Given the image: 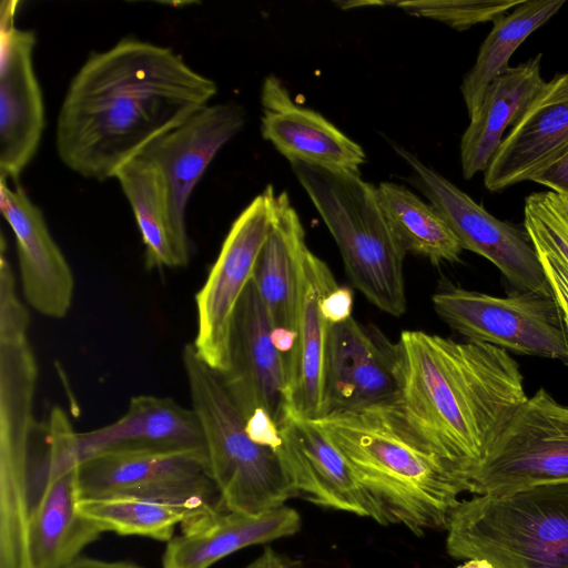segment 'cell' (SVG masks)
<instances>
[{"mask_svg": "<svg viewBox=\"0 0 568 568\" xmlns=\"http://www.w3.org/2000/svg\"><path fill=\"white\" fill-rule=\"evenodd\" d=\"M80 513L102 531L170 541L185 513L170 504L138 497H101L79 501Z\"/></svg>", "mask_w": 568, "mask_h": 568, "instance_id": "cell-29", "label": "cell"}, {"mask_svg": "<svg viewBox=\"0 0 568 568\" xmlns=\"http://www.w3.org/2000/svg\"><path fill=\"white\" fill-rule=\"evenodd\" d=\"M305 230L286 192L277 194L272 229L258 255L253 283L274 327L296 332Z\"/></svg>", "mask_w": 568, "mask_h": 568, "instance_id": "cell-25", "label": "cell"}, {"mask_svg": "<svg viewBox=\"0 0 568 568\" xmlns=\"http://www.w3.org/2000/svg\"><path fill=\"white\" fill-rule=\"evenodd\" d=\"M45 433L49 476L28 514L27 552L30 568H63L103 531L79 510L78 433L69 417H51Z\"/></svg>", "mask_w": 568, "mask_h": 568, "instance_id": "cell-12", "label": "cell"}, {"mask_svg": "<svg viewBox=\"0 0 568 568\" xmlns=\"http://www.w3.org/2000/svg\"><path fill=\"white\" fill-rule=\"evenodd\" d=\"M80 499L138 497L173 505L186 515L182 532L199 530L221 513L207 455L134 450L94 456L79 465Z\"/></svg>", "mask_w": 568, "mask_h": 568, "instance_id": "cell-7", "label": "cell"}, {"mask_svg": "<svg viewBox=\"0 0 568 568\" xmlns=\"http://www.w3.org/2000/svg\"><path fill=\"white\" fill-rule=\"evenodd\" d=\"M437 315L470 342L568 364V335L554 297L520 291L494 296L462 287L435 293Z\"/></svg>", "mask_w": 568, "mask_h": 568, "instance_id": "cell-8", "label": "cell"}, {"mask_svg": "<svg viewBox=\"0 0 568 568\" xmlns=\"http://www.w3.org/2000/svg\"><path fill=\"white\" fill-rule=\"evenodd\" d=\"M537 253L552 297L561 314H568V267L549 254Z\"/></svg>", "mask_w": 568, "mask_h": 568, "instance_id": "cell-33", "label": "cell"}, {"mask_svg": "<svg viewBox=\"0 0 568 568\" xmlns=\"http://www.w3.org/2000/svg\"><path fill=\"white\" fill-rule=\"evenodd\" d=\"M555 483H568V406L540 388L495 436L470 493L505 494Z\"/></svg>", "mask_w": 568, "mask_h": 568, "instance_id": "cell-9", "label": "cell"}, {"mask_svg": "<svg viewBox=\"0 0 568 568\" xmlns=\"http://www.w3.org/2000/svg\"><path fill=\"white\" fill-rule=\"evenodd\" d=\"M277 194L267 185L232 223L205 283L195 296L197 356L223 374L237 305L251 283L261 250L272 229Z\"/></svg>", "mask_w": 568, "mask_h": 568, "instance_id": "cell-10", "label": "cell"}, {"mask_svg": "<svg viewBox=\"0 0 568 568\" xmlns=\"http://www.w3.org/2000/svg\"><path fill=\"white\" fill-rule=\"evenodd\" d=\"M261 133L288 162L359 172L366 155L363 148L318 112L292 100L275 75L261 89Z\"/></svg>", "mask_w": 568, "mask_h": 568, "instance_id": "cell-21", "label": "cell"}, {"mask_svg": "<svg viewBox=\"0 0 568 568\" xmlns=\"http://www.w3.org/2000/svg\"><path fill=\"white\" fill-rule=\"evenodd\" d=\"M0 207L17 247L23 295L39 314L63 318L74 294L72 270L52 237L44 215L24 189L1 180Z\"/></svg>", "mask_w": 568, "mask_h": 568, "instance_id": "cell-18", "label": "cell"}, {"mask_svg": "<svg viewBox=\"0 0 568 568\" xmlns=\"http://www.w3.org/2000/svg\"><path fill=\"white\" fill-rule=\"evenodd\" d=\"M313 422L346 457L386 526L400 525L419 537L446 529L466 486L382 406L336 410Z\"/></svg>", "mask_w": 568, "mask_h": 568, "instance_id": "cell-3", "label": "cell"}, {"mask_svg": "<svg viewBox=\"0 0 568 568\" xmlns=\"http://www.w3.org/2000/svg\"><path fill=\"white\" fill-rule=\"evenodd\" d=\"M273 327L251 281L235 312L229 367L220 376L245 419L262 408L281 426L288 418V369L286 355L272 343Z\"/></svg>", "mask_w": 568, "mask_h": 568, "instance_id": "cell-15", "label": "cell"}, {"mask_svg": "<svg viewBox=\"0 0 568 568\" xmlns=\"http://www.w3.org/2000/svg\"><path fill=\"white\" fill-rule=\"evenodd\" d=\"M524 213L525 231L535 250L568 267V197L552 191L531 193Z\"/></svg>", "mask_w": 568, "mask_h": 568, "instance_id": "cell-30", "label": "cell"}, {"mask_svg": "<svg viewBox=\"0 0 568 568\" xmlns=\"http://www.w3.org/2000/svg\"><path fill=\"white\" fill-rule=\"evenodd\" d=\"M568 197V196H567Z\"/></svg>", "mask_w": 568, "mask_h": 568, "instance_id": "cell-40", "label": "cell"}, {"mask_svg": "<svg viewBox=\"0 0 568 568\" xmlns=\"http://www.w3.org/2000/svg\"><path fill=\"white\" fill-rule=\"evenodd\" d=\"M216 83L172 48L125 37L92 52L70 81L55 149L72 172L97 181L210 104Z\"/></svg>", "mask_w": 568, "mask_h": 568, "instance_id": "cell-1", "label": "cell"}, {"mask_svg": "<svg viewBox=\"0 0 568 568\" xmlns=\"http://www.w3.org/2000/svg\"><path fill=\"white\" fill-rule=\"evenodd\" d=\"M568 152V72L546 82L511 126L484 174L491 192L531 178Z\"/></svg>", "mask_w": 568, "mask_h": 568, "instance_id": "cell-20", "label": "cell"}, {"mask_svg": "<svg viewBox=\"0 0 568 568\" xmlns=\"http://www.w3.org/2000/svg\"><path fill=\"white\" fill-rule=\"evenodd\" d=\"M301 525L298 511L285 505L258 515L223 511L205 527L168 541L162 568H210L245 547L293 536Z\"/></svg>", "mask_w": 568, "mask_h": 568, "instance_id": "cell-24", "label": "cell"}, {"mask_svg": "<svg viewBox=\"0 0 568 568\" xmlns=\"http://www.w3.org/2000/svg\"><path fill=\"white\" fill-rule=\"evenodd\" d=\"M337 286L327 264L307 246L302 258L296 339L286 356L288 417L315 420L325 416L332 325L321 312V302Z\"/></svg>", "mask_w": 568, "mask_h": 568, "instance_id": "cell-19", "label": "cell"}, {"mask_svg": "<svg viewBox=\"0 0 568 568\" xmlns=\"http://www.w3.org/2000/svg\"><path fill=\"white\" fill-rule=\"evenodd\" d=\"M396 343L353 316L331 326L325 416L389 403L398 389Z\"/></svg>", "mask_w": 568, "mask_h": 568, "instance_id": "cell-17", "label": "cell"}, {"mask_svg": "<svg viewBox=\"0 0 568 568\" xmlns=\"http://www.w3.org/2000/svg\"><path fill=\"white\" fill-rule=\"evenodd\" d=\"M562 318H564L565 327H566L567 335H568V314H562Z\"/></svg>", "mask_w": 568, "mask_h": 568, "instance_id": "cell-39", "label": "cell"}, {"mask_svg": "<svg viewBox=\"0 0 568 568\" xmlns=\"http://www.w3.org/2000/svg\"><path fill=\"white\" fill-rule=\"evenodd\" d=\"M292 170L332 234L354 286L381 311H406V252L392 232L376 186L361 172L300 161Z\"/></svg>", "mask_w": 568, "mask_h": 568, "instance_id": "cell-5", "label": "cell"}, {"mask_svg": "<svg viewBox=\"0 0 568 568\" xmlns=\"http://www.w3.org/2000/svg\"><path fill=\"white\" fill-rule=\"evenodd\" d=\"M195 452L207 455L197 415L170 397L139 395L115 422L78 433L80 464L98 455L134 452Z\"/></svg>", "mask_w": 568, "mask_h": 568, "instance_id": "cell-22", "label": "cell"}, {"mask_svg": "<svg viewBox=\"0 0 568 568\" xmlns=\"http://www.w3.org/2000/svg\"><path fill=\"white\" fill-rule=\"evenodd\" d=\"M245 430L254 443L278 452L282 445L280 426L264 409L254 410L245 419Z\"/></svg>", "mask_w": 568, "mask_h": 568, "instance_id": "cell-32", "label": "cell"}, {"mask_svg": "<svg viewBox=\"0 0 568 568\" xmlns=\"http://www.w3.org/2000/svg\"><path fill=\"white\" fill-rule=\"evenodd\" d=\"M145 247L148 268L181 267L172 225L169 192L161 170L141 155L115 173Z\"/></svg>", "mask_w": 568, "mask_h": 568, "instance_id": "cell-26", "label": "cell"}, {"mask_svg": "<svg viewBox=\"0 0 568 568\" xmlns=\"http://www.w3.org/2000/svg\"><path fill=\"white\" fill-rule=\"evenodd\" d=\"M271 339L275 348L287 356L294 347L296 332L284 327H273Z\"/></svg>", "mask_w": 568, "mask_h": 568, "instance_id": "cell-37", "label": "cell"}, {"mask_svg": "<svg viewBox=\"0 0 568 568\" xmlns=\"http://www.w3.org/2000/svg\"><path fill=\"white\" fill-rule=\"evenodd\" d=\"M353 292L347 286H337L321 302V312L331 324H339L352 317Z\"/></svg>", "mask_w": 568, "mask_h": 568, "instance_id": "cell-34", "label": "cell"}, {"mask_svg": "<svg viewBox=\"0 0 568 568\" xmlns=\"http://www.w3.org/2000/svg\"><path fill=\"white\" fill-rule=\"evenodd\" d=\"M457 568H494L488 561L483 559H469Z\"/></svg>", "mask_w": 568, "mask_h": 568, "instance_id": "cell-38", "label": "cell"}, {"mask_svg": "<svg viewBox=\"0 0 568 568\" xmlns=\"http://www.w3.org/2000/svg\"><path fill=\"white\" fill-rule=\"evenodd\" d=\"M541 57L538 53L526 62L509 67L488 85L460 140V164L466 180L485 172L506 129L519 120L544 88Z\"/></svg>", "mask_w": 568, "mask_h": 568, "instance_id": "cell-23", "label": "cell"}, {"mask_svg": "<svg viewBox=\"0 0 568 568\" xmlns=\"http://www.w3.org/2000/svg\"><path fill=\"white\" fill-rule=\"evenodd\" d=\"M412 172L407 181L438 211L462 244L491 262L520 291L552 297L528 234L500 221L415 154L395 146Z\"/></svg>", "mask_w": 568, "mask_h": 568, "instance_id": "cell-11", "label": "cell"}, {"mask_svg": "<svg viewBox=\"0 0 568 568\" xmlns=\"http://www.w3.org/2000/svg\"><path fill=\"white\" fill-rule=\"evenodd\" d=\"M18 4L2 1L0 14V178L12 183L33 160L45 125L33 67L36 34L16 27Z\"/></svg>", "mask_w": 568, "mask_h": 568, "instance_id": "cell-14", "label": "cell"}, {"mask_svg": "<svg viewBox=\"0 0 568 568\" xmlns=\"http://www.w3.org/2000/svg\"><path fill=\"white\" fill-rule=\"evenodd\" d=\"M183 366L192 409L205 437L209 475L226 511L258 515L298 497L278 452L254 443L245 418L227 393L219 373L184 346Z\"/></svg>", "mask_w": 568, "mask_h": 568, "instance_id": "cell-6", "label": "cell"}, {"mask_svg": "<svg viewBox=\"0 0 568 568\" xmlns=\"http://www.w3.org/2000/svg\"><path fill=\"white\" fill-rule=\"evenodd\" d=\"M564 4V0H523L510 13L493 21L475 64L460 85L469 120L477 113L488 85L509 68L508 62L518 47Z\"/></svg>", "mask_w": 568, "mask_h": 568, "instance_id": "cell-27", "label": "cell"}, {"mask_svg": "<svg viewBox=\"0 0 568 568\" xmlns=\"http://www.w3.org/2000/svg\"><path fill=\"white\" fill-rule=\"evenodd\" d=\"M280 430L278 455L298 496L385 525L346 457L313 420L288 417Z\"/></svg>", "mask_w": 568, "mask_h": 568, "instance_id": "cell-16", "label": "cell"}, {"mask_svg": "<svg viewBox=\"0 0 568 568\" xmlns=\"http://www.w3.org/2000/svg\"><path fill=\"white\" fill-rule=\"evenodd\" d=\"M396 353L398 389L379 406L470 493L495 436L528 397L518 363L500 347L424 331H403Z\"/></svg>", "mask_w": 568, "mask_h": 568, "instance_id": "cell-2", "label": "cell"}, {"mask_svg": "<svg viewBox=\"0 0 568 568\" xmlns=\"http://www.w3.org/2000/svg\"><path fill=\"white\" fill-rule=\"evenodd\" d=\"M530 181L547 186L549 191L568 196V152L536 173Z\"/></svg>", "mask_w": 568, "mask_h": 568, "instance_id": "cell-35", "label": "cell"}, {"mask_svg": "<svg viewBox=\"0 0 568 568\" xmlns=\"http://www.w3.org/2000/svg\"><path fill=\"white\" fill-rule=\"evenodd\" d=\"M455 559L494 568H568V483L460 500L446 527Z\"/></svg>", "mask_w": 568, "mask_h": 568, "instance_id": "cell-4", "label": "cell"}, {"mask_svg": "<svg viewBox=\"0 0 568 568\" xmlns=\"http://www.w3.org/2000/svg\"><path fill=\"white\" fill-rule=\"evenodd\" d=\"M63 568H142L130 561H106L94 558L79 557L70 565Z\"/></svg>", "mask_w": 568, "mask_h": 568, "instance_id": "cell-36", "label": "cell"}, {"mask_svg": "<svg viewBox=\"0 0 568 568\" xmlns=\"http://www.w3.org/2000/svg\"><path fill=\"white\" fill-rule=\"evenodd\" d=\"M245 111L234 102L207 104L151 142L140 154L162 172L169 192L171 225L181 266L191 257L186 209L193 190L219 151L244 126Z\"/></svg>", "mask_w": 568, "mask_h": 568, "instance_id": "cell-13", "label": "cell"}, {"mask_svg": "<svg viewBox=\"0 0 568 568\" xmlns=\"http://www.w3.org/2000/svg\"><path fill=\"white\" fill-rule=\"evenodd\" d=\"M523 0H446L390 2L416 17L442 21L464 30L477 23L494 21Z\"/></svg>", "mask_w": 568, "mask_h": 568, "instance_id": "cell-31", "label": "cell"}, {"mask_svg": "<svg viewBox=\"0 0 568 568\" xmlns=\"http://www.w3.org/2000/svg\"><path fill=\"white\" fill-rule=\"evenodd\" d=\"M376 192L387 223L407 254L423 256L434 265L459 260L460 242L430 203L393 182L379 183Z\"/></svg>", "mask_w": 568, "mask_h": 568, "instance_id": "cell-28", "label": "cell"}]
</instances>
